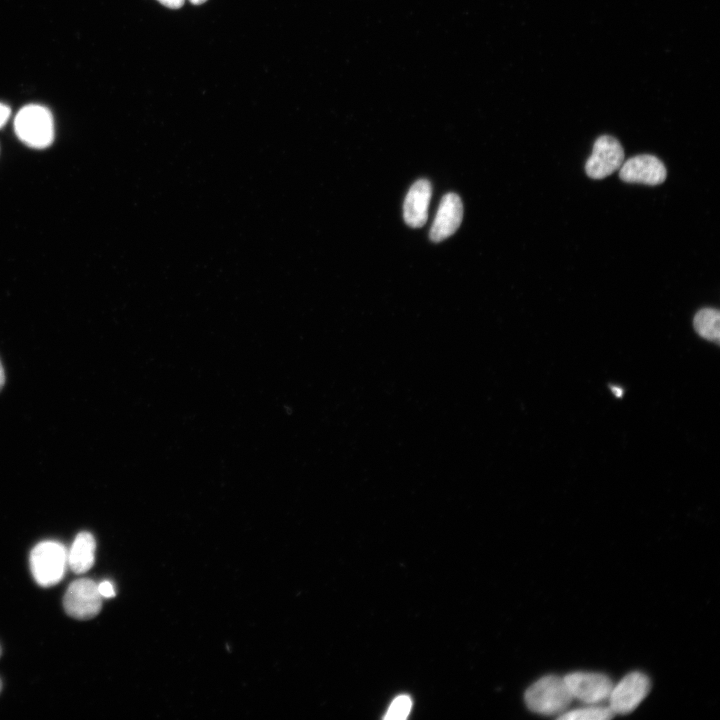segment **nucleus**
Here are the masks:
<instances>
[{"instance_id": "7", "label": "nucleus", "mask_w": 720, "mask_h": 720, "mask_svg": "<svg viewBox=\"0 0 720 720\" xmlns=\"http://www.w3.org/2000/svg\"><path fill=\"white\" fill-rule=\"evenodd\" d=\"M564 680L573 697L586 704H599L608 699L613 682L602 673L572 672Z\"/></svg>"}, {"instance_id": "16", "label": "nucleus", "mask_w": 720, "mask_h": 720, "mask_svg": "<svg viewBox=\"0 0 720 720\" xmlns=\"http://www.w3.org/2000/svg\"><path fill=\"white\" fill-rule=\"evenodd\" d=\"M10 113V108L5 104L0 103V128L5 125L10 117Z\"/></svg>"}, {"instance_id": "12", "label": "nucleus", "mask_w": 720, "mask_h": 720, "mask_svg": "<svg viewBox=\"0 0 720 720\" xmlns=\"http://www.w3.org/2000/svg\"><path fill=\"white\" fill-rule=\"evenodd\" d=\"M695 331L704 339L718 342L720 337V314L717 309L703 308L693 320Z\"/></svg>"}, {"instance_id": "13", "label": "nucleus", "mask_w": 720, "mask_h": 720, "mask_svg": "<svg viewBox=\"0 0 720 720\" xmlns=\"http://www.w3.org/2000/svg\"><path fill=\"white\" fill-rule=\"evenodd\" d=\"M609 706H588L565 711L558 716L563 720H607L614 716Z\"/></svg>"}, {"instance_id": "18", "label": "nucleus", "mask_w": 720, "mask_h": 720, "mask_svg": "<svg viewBox=\"0 0 720 720\" xmlns=\"http://www.w3.org/2000/svg\"><path fill=\"white\" fill-rule=\"evenodd\" d=\"M611 391L616 397L623 395V390L619 386H611Z\"/></svg>"}, {"instance_id": "11", "label": "nucleus", "mask_w": 720, "mask_h": 720, "mask_svg": "<svg viewBox=\"0 0 720 720\" xmlns=\"http://www.w3.org/2000/svg\"><path fill=\"white\" fill-rule=\"evenodd\" d=\"M96 542L89 532H80L74 539L67 552V561L71 570L76 574L87 572L95 561Z\"/></svg>"}, {"instance_id": "4", "label": "nucleus", "mask_w": 720, "mask_h": 720, "mask_svg": "<svg viewBox=\"0 0 720 720\" xmlns=\"http://www.w3.org/2000/svg\"><path fill=\"white\" fill-rule=\"evenodd\" d=\"M649 677L633 671L613 685L608 697L609 707L614 714H628L634 711L650 691Z\"/></svg>"}, {"instance_id": "3", "label": "nucleus", "mask_w": 720, "mask_h": 720, "mask_svg": "<svg viewBox=\"0 0 720 720\" xmlns=\"http://www.w3.org/2000/svg\"><path fill=\"white\" fill-rule=\"evenodd\" d=\"M29 562L37 584L50 587L59 583L65 574L67 550L57 541H43L31 550Z\"/></svg>"}, {"instance_id": "1", "label": "nucleus", "mask_w": 720, "mask_h": 720, "mask_svg": "<svg viewBox=\"0 0 720 720\" xmlns=\"http://www.w3.org/2000/svg\"><path fill=\"white\" fill-rule=\"evenodd\" d=\"M524 700L534 713L559 716L568 709L573 697L563 677L546 675L527 688Z\"/></svg>"}, {"instance_id": "22", "label": "nucleus", "mask_w": 720, "mask_h": 720, "mask_svg": "<svg viewBox=\"0 0 720 720\" xmlns=\"http://www.w3.org/2000/svg\"><path fill=\"white\" fill-rule=\"evenodd\" d=\"M0 655H1V647H0Z\"/></svg>"}, {"instance_id": "10", "label": "nucleus", "mask_w": 720, "mask_h": 720, "mask_svg": "<svg viewBox=\"0 0 720 720\" xmlns=\"http://www.w3.org/2000/svg\"><path fill=\"white\" fill-rule=\"evenodd\" d=\"M431 195L432 187L426 179H420L410 187L403 205L407 225L419 228L426 223Z\"/></svg>"}, {"instance_id": "9", "label": "nucleus", "mask_w": 720, "mask_h": 720, "mask_svg": "<svg viewBox=\"0 0 720 720\" xmlns=\"http://www.w3.org/2000/svg\"><path fill=\"white\" fill-rule=\"evenodd\" d=\"M463 218V205L455 193H447L441 199L430 229V239L440 242L450 237L459 228Z\"/></svg>"}, {"instance_id": "6", "label": "nucleus", "mask_w": 720, "mask_h": 720, "mask_svg": "<svg viewBox=\"0 0 720 720\" xmlns=\"http://www.w3.org/2000/svg\"><path fill=\"white\" fill-rule=\"evenodd\" d=\"M623 162L624 150L620 142L613 136L602 135L594 142L585 171L592 179H603L618 170Z\"/></svg>"}, {"instance_id": "21", "label": "nucleus", "mask_w": 720, "mask_h": 720, "mask_svg": "<svg viewBox=\"0 0 720 720\" xmlns=\"http://www.w3.org/2000/svg\"><path fill=\"white\" fill-rule=\"evenodd\" d=\"M1 688H2V682H1V680H0V691H1Z\"/></svg>"}, {"instance_id": "2", "label": "nucleus", "mask_w": 720, "mask_h": 720, "mask_svg": "<svg viewBox=\"0 0 720 720\" xmlns=\"http://www.w3.org/2000/svg\"><path fill=\"white\" fill-rule=\"evenodd\" d=\"M17 137L27 146L44 149L54 140V122L49 109L30 104L19 110L14 120Z\"/></svg>"}, {"instance_id": "15", "label": "nucleus", "mask_w": 720, "mask_h": 720, "mask_svg": "<svg viewBox=\"0 0 720 720\" xmlns=\"http://www.w3.org/2000/svg\"><path fill=\"white\" fill-rule=\"evenodd\" d=\"M97 587L102 598H112L115 596V588L112 582L105 580L97 584Z\"/></svg>"}, {"instance_id": "20", "label": "nucleus", "mask_w": 720, "mask_h": 720, "mask_svg": "<svg viewBox=\"0 0 720 720\" xmlns=\"http://www.w3.org/2000/svg\"><path fill=\"white\" fill-rule=\"evenodd\" d=\"M194 5H200L205 3L207 0H189Z\"/></svg>"}, {"instance_id": "19", "label": "nucleus", "mask_w": 720, "mask_h": 720, "mask_svg": "<svg viewBox=\"0 0 720 720\" xmlns=\"http://www.w3.org/2000/svg\"><path fill=\"white\" fill-rule=\"evenodd\" d=\"M4 383H5V373H4L3 366L0 362V390L2 389Z\"/></svg>"}, {"instance_id": "17", "label": "nucleus", "mask_w": 720, "mask_h": 720, "mask_svg": "<svg viewBox=\"0 0 720 720\" xmlns=\"http://www.w3.org/2000/svg\"><path fill=\"white\" fill-rule=\"evenodd\" d=\"M159 3H161L163 6L168 7L170 9H179L181 8L185 0H157Z\"/></svg>"}, {"instance_id": "14", "label": "nucleus", "mask_w": 720, "mask_h": 720, "mask_svg": "<svg viewBox=\"0 0 720 720\" xmlns=\"http://www.w3.org/2000/svg\"><path fill=\"white\" fill-rule=\"evenodd\" d=\"M412 700L408 695H399L395 697L387 712L384 719L387 720H403L406 719L411 711Z\"/></svg>"}, {"instance_id": "5", "label": "nucleus", "mask_w": 720, "mask_h": 720, "mask_svg": "<svg viewBox=\"0 0 720 720\" xmlns=\"http://www.w3.org/2000/svg\"><path fill=\"white\" fill-rule=\"evenodd\" d=\"M63 606L66 613L75 619L88 620L95 617L102 607L97 584L87 578L75 580L64 595Z\"/></svg>"}, {"instance_id": "8", "label": "nucleus", "mask_w": 720, "mask_h": 720, "mask_svg": "<svg viewBox=\"0 0 720 720\" xmlns=\"http://www.w3.org/2000/svg\"><path fill=\"white\" fill-rule=\"evenodd\" d=\"M619 177L627 183L659 185L667 176L665 165L656 156L641 154L623 162Z\"/></svg>"}]
</instances>
